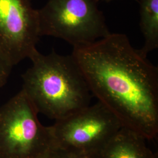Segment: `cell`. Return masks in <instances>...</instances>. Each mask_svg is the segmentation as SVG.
<instances>
[{
    "mask_svg": "<svg viewBox=\"0 0 158 158\" xmlns=\"http://www.w3.org/2000/svg\"><path fill=\"white\" fill-rule=\"evenodd\" d=\"M91 93L122 126L147 140L158 134V69L136 49L128 36L109 34L74 48L71 54Z\"/></svg>",
    "mask_w": 158,
    "mask_h": 158,
    "instance_id": "obj_1",
    "label": "cell"
},
{
    "mask_svg": "<svg viewBox=\"0 0 158 158\" xmlns=\"http://www.w3.org/2000/svg\"><path fill=\"white\" fill-rule=\"evenodd\" d=\"M29 59L32 64L22 75V90L38 113L57 121L90 105L93 95L72 55L53 50L45 55L36 49Z\"/></svg>",
    "mask_w": 158,
    "mask_h": 158,
    "instance_id": "obj_2",
    "label": "cell"
},
{
    "mask_svg": "<svg viewBox=\"0 0 158 158\" xmlns=\"http://www.w3.org/2000/svg\"><path fill=\"white\" fill-rule=\"evenodd\" d=\"M98 0H48L38 10L40 33L65 40L73 48L91 44L111 34Z\"/></svg>",
    "mask_w": 158,
    "mask_h": 158,
    "instance_id": "obj_3",
    "label": "cell"
},
{
    "mask_svg": "<svg viewBox=\"0 0 158 158\" xmlns=\"http://www.w3.org/2000/svg\"><path fill=\"white\" fill-rule=\"evenodd\" d=\"M38 114L23 90L0 107V158H37L52 148Z\"/></svg>",
    "mask_w": 158,
    "mask_h": 158,
    "instance_id": "obj_4",
    "label": "cell"
},
{
    "mask_svg": "<svg viewBox=\"0 0 158 158\" xmlns=\"http://www.w3.org/2000/svg\"><path fill=\"white\" fill-rule=\"evenodd\" d=\"M123 127L118 118L98 102L49 126L52 148L97 153Z\"/></svg>",
    "mask_w": 158,
    "mask_h": 158,
    "instance_id": "obj_5",
    "label": "cell"
},
{
    "mask_svg": "<svg viewBox=\"0 0 158 158\" xmlns=\"http://www.w3.org/2000/svg\"><path fill=\"white\" fill-rule=\"evenodd\" d=\"M38 10L30 0H0V55L13 66L29 58L40 39Z\"/></svg>",
    "mask_w": 158,
    "mask_h": 158,
    "instance_id": "obj_6",
    "label": "cell"
},
{
    "mask_svg": "<svg viewBox=\"0 0 158 158\" xmlns=\"http://www.w3.org/2000/svg\"><path fill=\"white\" fill-rule=\"evenodd\" d=\"M146 141L137 132L123 127L97 152V158H158Z\"/></svg>",
    "mask_w": 158,
    "mask_h": 158,
    "instance_id": "obj_7",
    "label": "cell"
},
{
    "mask_svg": "<svg viewBox=\"0 0 158 158\" xmlns=\"http://www.w3.org/2000/svg\"><path fill=\"white\" fill-rule=\"evenodd\" d=\"M140 6V28L144 38L142 54L147 56L158 48V0H138Z\"/></svg>",
    "mask_w": 158,
    "mask_h": 158,
    "instance_id": "obj_8",
    "label": "cell"
},
{
    "mask_svg": "<svg viewBox=\"0 0 158 158\" xmlns=\"http://www.w3.org/2000/svg\"><path fill=\"white\" fill-rule=\"evenodd\" d=\"M53 158H97V153L77 152L53 148Z\"/></svg>",
    "mask_w": 158,
    "mask_h": 158,
    "instance_id": "obj_9",
    "label": "cell"
},
{
    "mask_svg": "<svg viewBox=\"0 0 158 158\" xmlns=\"http://www.w3.org/2000/svg\"><path fill=\"white\" fill-rule=\"evenodd\" d=\"M13 66L0 55V90L6 85Z\"/></svg>",
    "mask_w": 158,
    "mask_h": 158,
    "instance_id": "obj_10",
    "label": "cell"
},
{
    "mask_svg": "<svg viewBox=\"0 0 158 158\" xmlns=\"http://www.w3.org/2000/svg\"><path fill=\"white\" fill-rule=\"evenodd\" d=\"M37 158H53V151L52 148L46 151L45 152L42 153Z\"/></svg>",
    "mask_w": 158,
    "mask_h": 158,
    "instance_id": "obj_11",
    "label": "cell"
},
{
    "mask_svg": "<svg viewBox=\"0 0 158 158\" xmlns=\"http://www.w3.org/2000/svg\"><path fill=\"white\" fill-rule=\"evenodd\" d=\"M103 1H107V2H109V1H113V0H103ZM134 1L138 2V0H134Z\"/></svg>",
    "mask_w": 158,
    "mask_h": 158,
    "instance_id": "obj_12",
    "label": "cell"
}]
</instances>
